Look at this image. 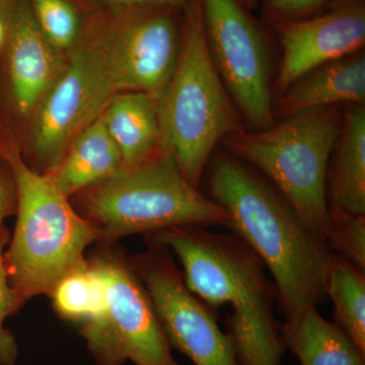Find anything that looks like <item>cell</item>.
I'll return each mask as SVG.
<instances>
[{
	"label": "cell",
	"mask_w": 365,
	"mask_h": 365,
	"mask_svg": "<svg viewBox=\"0 0 365 365\" xmlns=\"http://www.w3.org/2000/svg\"><path fill=\"white\" fill-rule=\"evenodd\" d=\"M209 191L228 215L225 227L258 255L277 290L285 319L327 299L334 252L275 186L248 163L218 151L209 160Z\"/></svg>",
	"instance_id": "6da1fadb"
},
{
	"label": "cell",
	"mask_w": 365,
	"mask_h": 365,
	"mask_svg": "<svg viewBox=\"0 0 365 365\" xmlns=\"http://www.w3.org/2000/svg\"><path fill=\"white\" fill-rule=\"evenodd\" d=\"M145 242L176 255L185 284L204 304L232 307L225 333L241 365H281L287 347L275 317L277 290L241 237L184 225L146 235Z\"/></svg>",
	"instance_id": "7a4b0ae2"
},
{
	"label": "cell",
	"mask_w": 365,
	"mask_h": 365,
	"mask_svg": "<svg viewBox=\"0 0 365 365\" xmlns=\"http://www.w3.org/2000/svg\"><path fill=\"white\" fill-rule=\"evenodd\" d=\"M0 160L11 170L16 191V222L4 266L23 307L33 297L49 295L62 278L86 266V249L98 242V234L62 193L51 173L26 163L9 133L0 137Z\"/></svg>",
	"instance_id": "3957f363"
},
{
	"label": "cell",
	"mask_w": 365,
	"mask_h": 365,
	"mask_svg": "<svg viewBox=\"0 0 365 365\" xmlns=\"http://www.w3.org/2000/svg\"><path fill=\"white\" fill-rule=\"evenodd\" d=\"M182 11L179 57L158 109L163 148L199 189L216 145L246 129L209 54L200 0H189Z\"/></svg>",
	"instance_id": "277c9868"
},
{
	"label": "cell",
	"mask_w": 365,
	"mask_h": 365,
	"mask_svg": "<svg viewBox=\"0 0 365 365\" xmlns=\"http://www.w3.org/2000/svg\"><path fill=\"white\" fill-rule=\"evenodd\" d=\"M78 212L95 227L105 247L129 237L184 225H225L227 211L192 186L169 150L121 165L76 194Z\"/></svg>",
	"instance_id": "5b68a950"
},
{
	"label": "cell",
	"mask_w": 365,
	"mask_h": 365,
	"mask_svg": "<svg viewBox=\"0 0 365 365\" xmlns=\"http://www.w3.org/2000/svg\"><path fill=\"white\" fill-rule=\"evenodd\" d=\"M342 118L340 105L324 106L222 141L225 151L272 182L304 225L325 241L330 223L327 172Z\"/></svg>",
	"instance_id": "8992f818"
},
{
	"label": "cell",
	"mask_w": 365,
	"mask_h": 365,
	"mask_svg": "<svg viewBox=\"0 0 365 365\" xmlns=\"http://www.w3.org/2000/svg\"><path fill=\"white\" fill-rule=\"evenodd\" d=\"M88 260L104 279L107 307L102 316L83 324L79 334L98 365L128 360L136 365H179L129 259L106 249Z\"/></svg>",
	"instance_id": "52a82bcc"
},
{
	"label": "cell",
	"mask_w": 365,
	"mask_h": 365,
	"mask_svg": "<svg viewBox=\"0 0 365 365\" xmlns=\"http://www.w3.org/2000/svg\"><path fill=\"white\" fill-rule=\"evenodd\" d=\"M179 11L168 6L101 7L93 33L118 93L160 95L179 57Z\"/></svg>",
	"instance_id": "ba28073f"
},
{
	"label": "cell",
	"mask_w": 365,
	"mask_h": 365,
	"mask_svg": "<svg viewBox=\"0 0 365 365\" xmlns=\"http://www.w3.org/2000/svg\"><path fill=\"white\" fill-rule=\"evenodd\" d=\"M118 95L93 34L67 56L63 73L34 113L30 150L35 170L53 172L79 132Z\"/></svg>",
	"instance_id": "9c48e42d"
},
{
	"label": "cell",
	"mask_w": 365,
	"mask_h": 365,
	"mask_svg": "<svg viewBox=\"0 0 365 365\" xmlns=\"http://www.w3.org/2000/svg\"><path fill=\"white\" fill-rule=\"evenodd\" d=\"M209 54L242 119L262 130L275 124L268 49L239 0H200Z\"/></svg>",
	"instance_id": "30bf717a"
},
{
	"label": "cell",
	"mask_w": 365,
	"mask_h": 365,
	"mask_svg": "<svg viewBox=\"0 0 365 365\" xmlns=\"http://www.w3.org/2000/svg\"><path fill=\"white\" fill-rule=\"evenodd\" d=\"M148 247L129 261L148 290L170 348L194 365H241L215 314L185 284L170 250L160 245Z\"/></svg>",
	"instance_id": "8fae6325"
},
{
	"label": "cell",
	"mask_w": 365,
	"mask_h": 365,
	"mask_svg": "<svg viewBox=\"0 0 365 365\" xmlns=\"http://www.w3.org/2000/svg\"><path fill=\"white\" fill-rule=\"evenodd\" d=\"M276 26L282 60L274 90L282 93L307 72L364 48L365 6L361 0H341L321 16Z\"/></svg>",
	"instance_id": "7c38bea8"
},
{
	"label": "cell",
	"mask_w": 365,
	"mask_h": 365,
	"mask_svg": "<svg viewBox=\"0 0 365 365\" xmlns=\"http://www.w3.org/2000/svg\"><path fill=\"white\" fill-rule=\"evenodd\" d=\"M0 21L14 106L31 118L63 73L67 57L45 37L29 0H0Z\"/></svg>",
	"instance_id": "4fadbf2b"
},
{
	"label": "cell",
	"mask_w": 365,
	"mask_h": 365,
	"mask_svg": "<svg viewBox=\"0 0 365 365\" xmlns=\"http://www.w3.org/2000/svg\"><path fill=\"white\" fill-rule=\"evenodd\" d=\"M280 95L273 103L274 119L324 106H365L364 54L359 51L317 67Z\"/></svg>",
	"instance_id": "5bb4252c"
},
{
	"label": "cell",
	"mask_w": 365,
	"mask_h": 365,
	"mask_svg": "<svg viewBox=\"0 0 365 365\" xmlns=\"http://www.w3.org/2000/svg\"><path fill=\"white\" fill-rule=\"evenodd\" d=\"M327 199L331 207L365 215V107L349 105L329 160Z\"/></svg>",
	"instance_id": "9a60e30c"
},
{
	"label": "cell",
	"mask_w": 365,
	"mask_h": 365,
	"mask_svg": "<svg viewBox=\"0 0 365 365\" xmlns=\"http://www.w3.org/2000/svg\"><path fill=\"white\" fill-rule=\"evenodd\" d=\"M102 116L121 153L122 165L143 162L165 150L158 96L143 91L118 93Z\"/></svg>",
	"instance_id": "2e32d148"
},
{
	"label": "cell",
	"mask_w": 365,
	"mask_h": 365,
	"mask_svg": "<svg viewBox=\"0 0 365 365\" xmlns=\"http://www.w3.org/2000/svg\"><path fill=\"white\" fill-rule=\"evenodd\" d=\"M123 165L121 153L108 133L102 114L79 132L51 174L69 199L103 181Z\"/></svg>",
	"instance_id": "e0dca14e"
},
{
	"label": "cell",
	"mask_w": 365,
	"mask_h": 365,
	"mask_svg": "<svg viewBox=\"0 0 365 365\" xmlns=\"http://www.w3.org/2000/svg\"><path fill=\"white\" fill-rule=\"evenodd\" d=\"M280 334L299 365H365V356L339 326L327 321L317 307L285 319Z\"/></svg>",
	"instance_id": "ac0fdd59"
},
{
	"label": "cell",
	"mask_w": 365,
	"mask_h": 365,
	"mask_svg": "<svg viewBox=\"0 0 365 365\" xmlns=\"http://www.w3.org/2000/svg\"><path fill=\"white\" fill-rule=\"evenodd\" d=\"M326 292L334 304V323L365 356V272L334 253Z\"/></svg>",
	"instance_id": "d6986e66"
},
{
	"label": "cell",
	"mask_w": 365,
	"mask_h": 365,
	"mask_svg": "<svg viewBox=\"0 0 365 365\" xmlns=\"http://www.w3.org/2000/svg\"><path fill=\"white\" fill-rule=\"evenodd\" d=\"M34 16L55 49L68 56L88 35L101 7L85 0H29Z\"/></svg>",
	"instance_id": "ffe728a7"
},
{
	"label": "cell",
	"mask_w": 365,
	"mask_h": 365,
	"mask_svg": "<svg viewBox=\"0 0 365 365\" xmlns=\"http://www.w3.org/2000/svg\"><path fill=\"white\" fill-rule=\"evenodd\" d=\"M49 297L62 319L81 325L102 316L107 307L104 279L88 259L83 268L62 278Z\"/></svg>",
	"instance_id": "44dd1931"
},
{
	"label": "cell",
	"mask_w": 365,
	"mask_h": 365,
	"mask_svg": "<svg viewBox=\"0 0 365 365\" xmlns=\"http://www.w3.org/2000/svg\"><path fill=\"white\" fill-rule=\"evenodd\" d=\"M329 218L331 250L365 272V215L329 206Z\"/></svg>",
	"instance_id": "7402d4cb"
},
{
	"label": "cell",
	"mask_w": 365,
	"mask_h": 365,
	"mask_svg": "<svg viewBox=\"0 0 365 365\" xmlns=\"http://www.w3.org/2000/svg\"><path fill=\"white\" fill-rule=\"evenodd\" d=\"M11 239L6 227L0 228V365H16L19 359V345L13 333L6 328V319L18 313L21 304L9 284L4 255Z\"/></svg>",
	"instance_id": "603a6c76"
},
{
	"label": "cell",
	"mask_w": 365,
	"mask_h": 365,
	"mask_svg": "<svg viewBox=\"0 0 365 365\" xmlns=\"http://www.w3.org/2000/svg\"><path fill=\"white\" fill-rule=\"evenodd\" d=\"M333 0H267L270 18L277 23L297 20L318 11Z\"/></svg>",
	"instance_id": "cb8c5ba5"
},
{
	"label": "cell",
	"mask_w": 365,
	"mask_h": 365,
	"mask_svg": "<svg viewBox=\"0 0 365 365\" xmlns=\"http://www.w3.org/2000/svg\"><path fill=\"white\" fill-rule=\"evenodd\" d=\"M0 165V228L4 220L16 213V191L13 175L6 163Z\"/></svg>",
	"instance_id": "d4e9b609"
},
{
	"label": "cell",
	"mask_w": 365,
	"mask_h": 365,
	"mask_svg": "<svg viewBox=\"0 0 365 365\" xmlns=\"http://www.w3.org/2000/svg\"><path fill=\"white\" fill-rule=\"evenodd\" d=\"M111 6H168L184 9L189 0H102Z\"/></svg>",
	"instance_id": "484cf974"
},
{
	"label": "cell",
	"mask_w": 365,
	"mask_h": 365,
	"mask_svg": "<svg viewBox=\"0 0 365 365\" xmlns=\"http://www.w3.org/2000/svg\"><path fill=\"white\" fill-rule=\"evenodd\" d=\"M240 4L247 9H254L260 4L261 0H239Z\"/></svg>",
	"instance_id": "4316f807"
},
{
	"label": "cell",
	"mask_w": 365,
	"mask_h": 365,
	"mask_svg": "<svg viewBox=\"0 0 365 365\" xmlns=\"http://www.w3.org/2000/svg\"><path fill=\"white\" fill-rule=\"evenodd\" d=\"M4 26H2L1 21H0V46L4 43Z\"/></svg>",
	"instance_id": "83f0119b"
}]
</instances>
